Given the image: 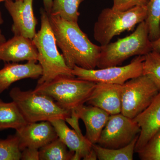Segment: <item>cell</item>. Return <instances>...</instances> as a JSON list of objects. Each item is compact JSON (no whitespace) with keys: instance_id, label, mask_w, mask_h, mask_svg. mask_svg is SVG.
I'll return each instance as SVG.
<instances>
[{"instance_id":"1","label":"cell","mask_w":160,"mask_h":160,"mask_svg":"<svg viewBox=\"0 0 160 160\" xmlns=\"http://www.w3.org/2000/svg\"><path fill=\"white\" fill-rule=\"evenodd\" d=\"M49 22L57 45L62 52L66 64L91 69L97 67L101 46L92 42L78 23L68 22L60 17L49 15Z\"/></svg>"},{"instance_id":"2","label":"cell","mask_w":160,"mask_h":160,"mask_svg":"<svg viewBox=\"0 0 160 160\" xmlns=\"http://www.w3.org/2000/svg\"><path fill=\"white\" fill-rule=\"evenodd\" d=\"M41 29L32 39L38 50V61L42 69L37 85L60 77H75L72 74V69L66 64L63 55L58 50L49 15L45 9L41 10Z\"/></svg>"},{"instance_id":"3","label":"cell","mask_w":160,"mask_h":160,"mask_svg":"<svg viewBox=\"0 0 160 160\" xmlns=\"http://www.w3.org/2000/svg\"><path fill=\"white\" fill-rule=\"evenodd\" d=\"M101 46L98 68L118 66L132 57L145 56L152 51L148 26L145 21L131 34Z\"/></svg>"},{"instance_id":"4","label":"cell","mask_w":160,"mask_h":160,"mask_svg":"<svg viewBox=\"0 0 160 160\" xmlns=\"http://www.w3.org/2000/svg\"><path fill=\"white\" fill-rule=\"evenodd\" d=\"M96 84L78 78L60 77L37 85L33 90L50 97L60 107L71 112L86 103Z\"/></svg>"},{"instance_id":"5","label":"cell","mask_w":160,"mask_h":160,"mask_svg":"<svg viewBox=\"0 0 160 160\" xmlns=\"http://www.w3.org/2000/svg\"><path fill=\"white\" fill-rule=\"evenodd\" d=\"M12 101L17 105L27 123L66 120L71 112L60 107L50 97L34 90L23 91L15 87L9 92Z\"/></svg>"},{"instance_id":"6","label":"cell","mask_w":160,"mask_h":160,"mask_svg":"<svg viewBox=\"0 0 160 160\" xmlns=\"http://www.w3.org/2000/svg\"><path fill=\"white\" fill-rule=\"evenodd\" d=\"M147 13L146 6H136L124 11H117L112 8L103 9L95 23V40L101 46L109 44L116 36L131 31L137 25L145 21Z\"/></svg>"},{"instance_id":"7","label":"cell","mask_w":160,"mask_h":160,"mask_svg":"<svg viewBox=\"0 0 160 160\" xmlns=\"http://www.w3.org/2000/svg\"><path fill=\"white\" fill-rule=\"evenodd\" d=\"M122 86L121 113L133 119L151 104L160 90L146 75L128 80Z\"/></svg>"},{"instance_id":"8","label":"cell","mask_w":160,"mask_h":160,"mask_svg":"<svg viewBox=\"0 0 160 160\" xmlns=\"http://www.w3.org/2000/svg\"><path fill=\"white\" fill-rule=\"evenodd\" d=\"M144 60L145 56H138L126 66L98 69H86L76 66L72 69V73L75 77L89 82L122 85L143 74Z\"/></svg>"},{"instance_id":"9","label":"cell","mask_w":160,"mask_h":160,"mask_svg":"<svg viewBox=\"0 0 160 160\" xmlns=\"http://www.w3.org/2000/svg\"><path fill=\"white\" fill-rule=\"evenodd\" d=\"M140 132L133 119L122 113L110 115L97 144L108 149L123 148L138 137Z\"/></svg>"},{"instance_id":"10","label":"cell","mask_w":160,"mask_h":160,"mask_svg":"<svg viewBox=\"0 0 160 160\" xmlns=\"http://www.w3.org/2000/svg\"><path fill=\"white\" fill-rule=\"evenodd\" d=\"M33 0H7L5 6L13 21L12 31L14 35L32 40L36 34L38 22L33 10Z\"/></svg>"},{"instance_id":"11","label":"cell","mask_w":160,"mask_h":160,"mask_svg":"<svg viewBox=\"0 0 160 160\" xmlns=\"http://www.w3.org/2000/svg\"><path fill=\"white\" fill-rule=\"evenodd\" d=\"M58 137L74 152L73 160H97L96 154L92 148V144L84 136L82 132L72 130L66 125V120L57 119L51 120Z\"/></svg>"},{"instance_id":"12","label":"cell","mask_w":160,"mask_h":160,"mask_svg":"<svg viewBox=\"0 0 160 160\" xmlns=\"http://www.w3.org/2000/svg\"><path fill=\"white\" fill-rule=\"evenodd\" d=\"M21 152L27 148L39 149L57 138V133L49 121L28 123L16 130Z\"/></svg>"},{"instance_id":"13","label":"cell","mask_w":160,"mask_h":160,"mask_svg":"<svg viewBox=\"0 0 160 160\" xmlns=\"http://www.w3.org/2000/svg\"><path fill=\"white\" fill-rule=\"evenodd\" d=\"M86 103L102 109L110 115L121 113L122 85L96 83Z\"/></svg>"},{"instance_id":"14","label":"cell","mask_w":160,"mask_h":160,"mask_svg":"<svg viewBox=\"0 0 160 160\" xmlns=\"http://www.w3.org/2000/svg\"><path fill=\"white\" fill-rule=\"evenodd\" d=\"M133 119L141 129L135 148L138 153L160 131V91L148 107Z\"/></svg>"},{"instance_id":"15","label":"cell","mask_w":160,"mask_h":160,"mask_svg":"<svg viewBox=\"0 0 160 160\" xmlns=\"http://www.w3.org/2000/svg\"><path fill=\"white\" fill-rule=\"evenodd\" d=\"M38 52L32 40L22 36L14 35L4 42H0V61L18 62L36 61Z\"/></svg>"},{"instance_id":"16","label":"cell","mask_w":160,"mask_h":160,"mask_svg":"<svg viewBox=\"0 0 160 160\" xmlns=\"http://www.w3.org/2000/svg\"><path fill=\"white\" fill-rule=\"evenodd\" d=\"M71 113L83 121L87 139L92 144H97L110 115L98 107L85 104L78 107Z\"/></svg>"},{"instance_id":"17","label":"cell","mask_w":160,"mask_h":160,"mask_svg":"<svg viewBox=\"0 0 160 160\" xmlns=\"http://www.w3.org/2000/svg\"><path fill=\"white\" fill-rule=\"evenodd\" d=\"M36 61H29L26 64L17 62L6 64L0 69V94L8 89L12 84L25 78H40L42 69Z\"/></svg>"},{"instance_id":"18","label":"cell","mask_w":160,"mask_h":160,"mask_svg":"<svg viewBox=\"0 0 160 160\" xmlns=\"http://www.w3.org/2000/svg\"><path fill=\"white\" fill-rule=\"evenodd\" d=\"M27 123L13 101L6 103L0 100V130L9 128L18 130Z\"/></svg>"},{"instance_id":"19","label":"cell","mask_w":160,"mask_h":160,"mask_svg":"<svg viewBox=\"0 0 160 160\" xmlns=\"http://www.w3.org/2000/svg\"><path fill=\"white\" fill-rule=\"evenodd\" d=\"M138 137L123 148L108 149L92 144V148L99 160H132Z\"/></svg>"},{"instance_id":"20","label":"cell","mask_w":160,"mask_h":160,"mask_svg":"<svg viewBox=\"0 0 160 160\" xmlns=\"http://www.w3.org/2000/svg\"><path fill=\"white\" fill-rule=\"evenodd\" d=\"M40 160H73L74 152L70 151L59 138L40 148Z\"/></svg>"},{"instance_id":"21","label":"cell","mask_w":160,"mask_h":160,"mask_svg":"<svg viewBox=\"0 0 160 160\" xmlns=\"http://www.w3.org/2000/svg\"><path fill=\"white\" fill-rule=\"evenodd\" d=\"M85 0H52L50 14L58 16L63 19L78 23L80 4ZM50 15V14H49Z\"/></svg>"},{"instance_id":"22","label":"cell","mask_w":160,"mask_h":160,"mask_svg":"<svg viewBox=\"0 0 160 160\" xmlns=\"http://www.w3.org/2000/svg\"><path fill=\"white\" fill-rule=\"evenodd\" d=\"M145 22L148 26L149 38L152 42L160 35V0H149Z\"/></svg>"},{"instance_id":"23","label":"cell","mask_w":160,"mask_h":160,"mask_svg":"<svg viewBox=\"0 0 160 160\" xmlns=\"http://www.w3.org/2000/svg\"><path fill=\"white\" fill-rule=\"evenodd\" d=\"M143 74L150 78L160 90V52L152 51L145 56Z\"/></svg>"},{"instance_id":"24","label":"cell","mask_w":160,"mask_h":160,"mask_svg":"<svg viewBox=\"0 0 160 160\" xmlns=\"http://www.w3.org/2000/svg\"><path fill=\"white\" fill-rule=\"evenodd\" d=\"M21 152L18 136H10L0 140V160H21Z\"/></svg>"},{"instance_id":"25","label":"cell","mask_w":160,"mask_h":160,"mask_svg":"<svg viewBox=\"0 0 160 160\" xmlns=\"http://www.w3.org/2000/svg\"><path fill=\"white\" fill-rule=\"evenodd\" d=\"M138 153L142 160H160V131Z\"/></svg>"},{"instance_id":"26","label":"cell","mask_w":160,"mask_h":160,"mask_svg":"<svg viewBox=\"0 0 160 160\" xmlns=\"http://www.w3.org/2000/svg\"><path fill=\"white\" fill-rule=\"evenodd\" d=\"M112 9L117 11H124L136 7L146 6L149 0H112Z\"/></svg>"},{"instance_id":"27","label":"cell","mask_w":160,"mask_h":160,"mask_svg":"<svg viewBox=\"0 0 160 160\" xmlns=\"http://www.w3.org/2000/svg\"><path fill=\"white\" fill-rule=\"evenodd\" d=\"M21 159L23 160H40L39 149L32 148H26L22 151Z\"/></svg>"},{"instance_id":"28","label":"cell","mask_w":160,"mask_h":160,"mask_svg":"<svg viewBox=\"0 0 160 160\" xmlns=\"http://www.w3.org/2000/svg\"><path fill=\"white\" fill-rule=\"evenodd\" d=\"M43 2L45 11L48 15L50 14L52 7V0H43Z\"/></svg>"},{"instance_id":"29","label":"cell","mask_w":160,"mask_h":160,"mask_svg":"<svg viewBox=\"0 0 160 160\" xmlns=\"http://www.w3.org/2000/svg\"><path fill=\"white\" fill-rule=\"evenodd\" d=\"M152 51L160 52V35L156 40L152 42Z\"/></svg>"},{"instance_id":"30","label":"cell","mask_w":160,"mask_h":160,"mask_svg":"<svg viewBox=\"0 0 160 160\" xmlns=\"http://www.w3.org/2000/svg\"><path fill=\"white\" fill-rule=\"evenodd\" d=\"M3 22H4V20L3 19L2 12H1V9H0V26L3 24ZM6 38L2 33V30L0 28V42H6Z\"/></svg>"},{"instance_id":"31","label":"cell","mask_w":160,"mask_h":160,"mask_svg":"<svg viewBox=\"0 0 160 160\" xmlns=\"http://www.w3.org/2000/svg\"><path fill=\"white\" fill-rule=\"evenodd\" d=\"M6 1H7V0H0V3L2 2H5ZM14 1H21V0H14Z\"/></svg>"}]
</instances>
